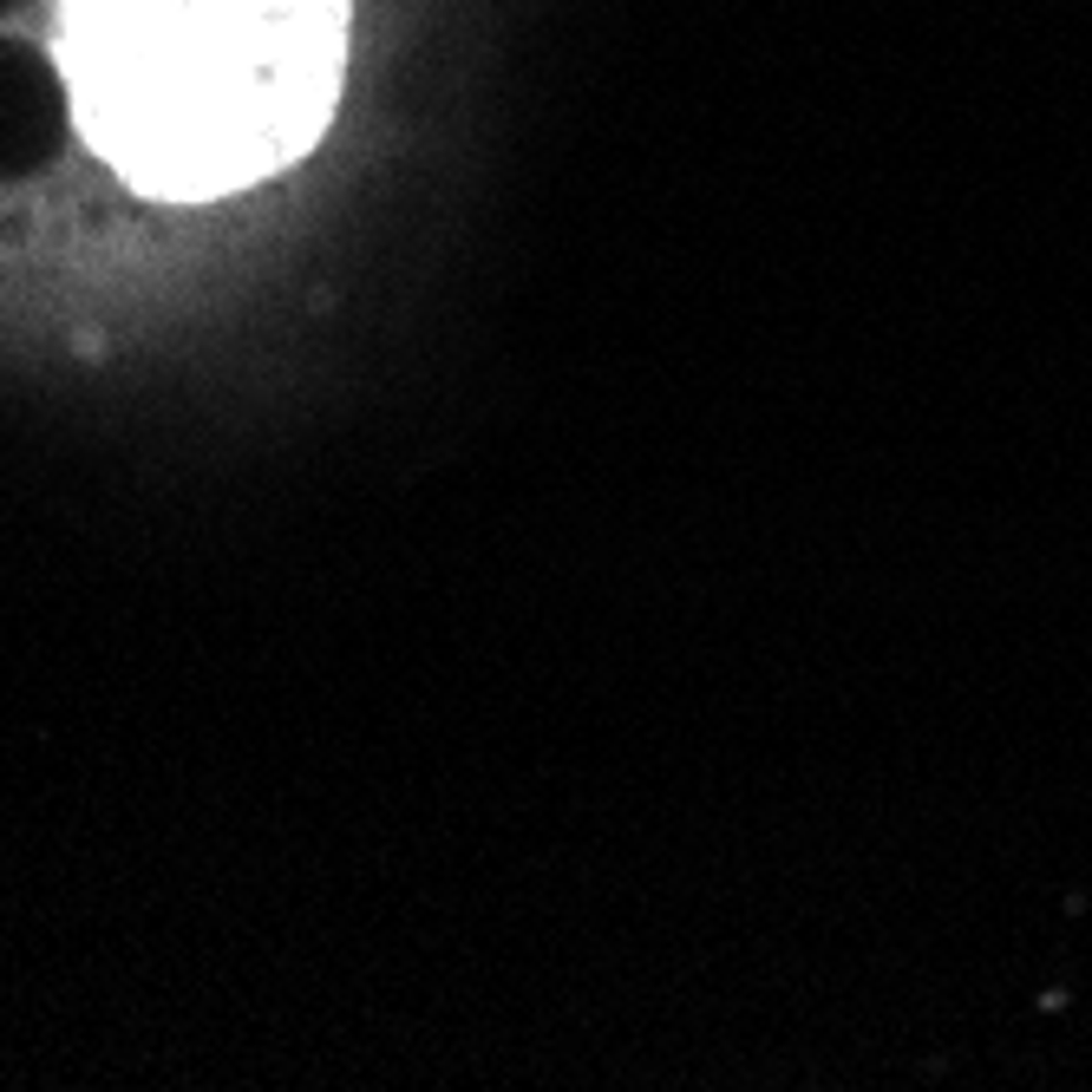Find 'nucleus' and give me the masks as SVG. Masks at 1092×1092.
<instances>
[{
  "label": "nucleus",
  "mask_w": 1092,
  "mask_h": 1092,
  "mask_svg": "<svg viewBox=\"0 0 1092 1092\" xmlns=\"http://www.w3.org/2000/svg\"><path fill=\"white\" fill-rule=\"evenodd\" d=\"M354 0H66L60 66L105 164L158 197H229L321 144Z\"/></svg>",
  "instance_id": "obj_1"
}]
</instances>
